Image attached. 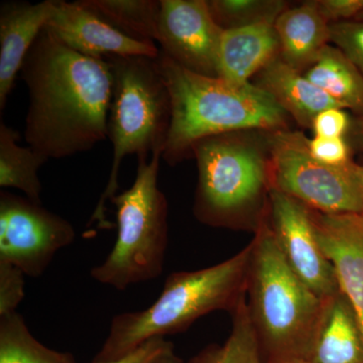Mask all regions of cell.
Wrapping results in <instances>:
<instances>
[{
	"label": "cell",
	"instance_id": "1",
	"mask_svg": "<svg viewBox=\"0 0 363 363\" xmlns=\"http://www.w3.org/2000/svg\"><path fill=\"white\" fill-rule=\"evenodd\" d=\"M20 76L28 93L26 142L45 161L89 152L106 140L112 94L106 60L69 49L45 28Z\"/></svg>",
	"mask_w": 363,
	"mask_h": 363
},
{
	"label": "cell",
	"instance_id": "2",
	"mask_svg": "<svg viewBox=\"0 0 363 363\" xmlns=\"http://www.w3.org/2000/svg\"><path fill=\"white\" fill-rule=\"evenodd\" d=\"M156 64L172 101V121L162 159L175 166L192 156L193 147L224 133L286 130L288 113L252 82L236 87L220 78L183 68L160 51Z\"/></svg>",
	"mask_w": 363,
	"mask_h": 363
},
{
	"label": "cell",
	"instance_id": "3",
	"mask_svg": "<svg viewBox=\"0 0 363 363\" xmlns=\"http://www.w3.org/2000/svg\"><path fill=\"white\" fill-rule=\"evenodd\" d=\"M252 241L240 252L215 266L172 272L161 295L149 308L116 315L94 362L116 359L155 337L187 330L209 313L233 311L247 295Z\"/></svg>",
	"mask_w": 363,
	"mask_h": 363
},
{
	"label": "cell",
	"instance_id": "4",
	"mask_svg": "<svg viewBox=\"0 0 363 363\" xmlns=\"http://www.w3.org/2000/svg\"><path fill=\"white\" fill-rule=\"evenodd\" d=\"M252 245L247 304L260 350L266 351L269 363L310 360L327 300L318 297L289 266L266 222Z\"/></svg>",
	"mask_w": 363,
	"mask_h": 363
},
{
	"label": "cell",
	"instance_id": "5",
	"mask_svg": "<svg viewBox=\"0 0 363 363\" xmlns=\"http://www.w3.org/2000/svg\"><path fill=\"white\" fill-rule=\"evenodd\" d=\"M112 94L107 119V138L113 145L111 175L88 226L111 229L107 202L118 191L119 169L128 155L152 157L164 152L172 121V101L156 58L111 56Z\"/></svg>",
	"mask_w": 363,
	"mask_h": 363
},
{
	"label": "cell",
	"instance_id": "6",
	"mask_svg": "<svg viewBox=\"0 0 363 363\" xmlns=\"http://www.w3.org/2000/svg\"><path fill=\"white\" fill-rule=\"evenodd\" d=\"M162 150L138 157L133 186L112 198L116 209V243L90 274L102 285L125 291L159 278L169 242L168 200L157 184Z\"/></svg>",
	"mask_w": 363,
	"mask_h": 363
},
{
	"label": "cell",
	"instance_id": "7",
	"mask_svg": "<svg viewBox=\"0 0 363 363\" xmlns=\"http://www.w3.org/2000/svg\"><path fill=\"white\" fill-rule=\"evenodd\" d=\"M192 157L198 166L195 215L210 225L233 226L269 183L267 160L236 133L200 140Z\"/></svg>",
	"mask_w": 363,
	"mask_h": 363
},
{
	"label": "cell",
	"instance_id": "8",
	"mask_svg": "<svg viewBox=\"0 0 363 363\" xmlns=\"http://www.w3.org/2000/svg\"><path fill=\"white\" fill-rule=\"evenodd\" d=\"M272 187L324 214L363 213L354 162L331 167L318 162L300 131H274L269 138Z\"/></svg>",
	"mask_w": 363,
	"mask_h": 363
},
{
	"label": "cell",
	"instance_id": "9",
	"mask_svg": "<svg viewBox=\"0 0 363 363\" xmlns=\"http://www.w3.org/2000/svg\"><path fill=\"white\" fill-rule=\"evenodd\" d=\"M75 238V229L63 217L26 197L0 192V260L26 276H42Z\"/></svg>",
	"mask_w": 363,
	"mask_h": 363
},
{
	"label": "cell",
	"instance_id": "10",
	"mask_svg": "<svg viewBox=\"0 0 363 363\" xmlns=\"http://www.w3.org/2000/svg\"><path fill=\"white\" fill-rule=\"evenodd\" d=\"M271 227L289 266L316 294L328 300L339 291L335 272L318 240L312 210L291 196L269 189Z\"/></svg>",
	"mask_w": 363,
	"mask_h": 363
},
{
	"label": "cell",
	"instance_id": "11",
	"mask_svg": "<svg viewBox=\"0 0 363 363\" xmlns=\"http://www.w3.org/2000/svg\"><path fill=\"white\" fill-rule=\"evenodd\" d=\"M223 33L205 0H161L157 43L162 54L188 71L218 78Z\"/></svg>",
	"mask_w": 363,
	"mask_h": 363
},
{
	"label": "cell",
	"instance_id": "12",
	"mask_svg": "<svg viewBox=\"0 0 363 363\" xmlns=\"http://www.w3.org/2000/svg\"><path fill=\"white\" fill-rule=\"evenodd\" d=\"M45 28L69 49L90 58H157L160 52L156 44L130 39L79 1L57 0L56 9Z\"/></svg>",
	"mask_w": 363,
	"mask_h": 363
},
{
	"label": "cell",
	"instance_id": "13",
	"mask_svg": "<svg viewBox=\"0 0 363 363\" xmlns=\"http://www.w3.org/2000/svg\"><path fill=\"white\" fill-rule=\"evenodd\" d=\"M312 218L339 291L352 307L363 334V213L324 214L312 210Z\"/></svg>",
	"mask_w": 363,
	"mask_h": 363
},
{
	"label": "cell",
	"instance_id": "14",
	"mask_svg": "<svg viewBox=\"0 0 363 363\" xmlns=\"http://www.w3.org/2000/svg\"><path fill=\"white\" fill-rule=\"evenodd\" d=\"M57 0L6 1L0 6V111L6 108L26 55L56 9Z\"/></svg>",
	"mask_w": 363,
	"mask_h": 363
},
{
	"label": "cell",
	"instance_id": "15",
	"mask_svg": "<svg viewBox=\"0 0 363 363\" xmlns=\"http://www.w3.org/2000/svg\"><path fill=\"white\" fill-rule=\"evenodd\" d=\"M279 56L274 23H260L224 30L219 51L218 78L240 87Z\"/></svg>",
	"mask_w": 363,
	"mask_h": 363
},
{
	"label": "cell",
	"instance_id": "16",
	"mask_svg": "<svg viewBox=\"0 0 363 363\" xmlns=\"http://www.w3.org/2000/svg\"><path fill=\"white\" fill-rule=\"evenodd\" d=\"M274 28L279 43V57L298 72L309 70L328 45L330 25L322 18L317 1H307L286 9Z\"/></svg>",
	"mask_w": 363,
	"mask_h": 363
},
{
	"label": "cell",
	"instance_id": "17",
	"mask_svg": "<svg viewBox=\"0 0 363 363\" xmlns=\"http://www.w3.org/2000/svg\"><path fill=\"white\" fill-rule=\"evenodd\" d=\"M255 84L269 92L279 106L304 128H312L315 117L325 109L332 107L344 109L325 91L303 73L289 66L279 56L257 74Z\"/></svg>",
	"mask_w": 363,
	"mask_h": 363
},
{
	"label": "cell",
	"instance_id": "18",
	"mask_svg": "<svg viewBox=\"0 0 363 363\" xmlns=\"http://www.w3.org/2000/svg\"><path fill=\"white\" fill-rule=\"evenodd\" d=\"M310 362L363 363L362 328L350 302L340 292L326 301Z\"/></svg>",
	"mask_w": 363,
	"mask_h": 363
},
{
	"label": "cell",
	"instance_id": "19",
	"mask_svg": "<svg viewBox=\"0 0 363 363\" xmlns=\"http://www.w3.org/2000/svg\"><path fill=\"white\" fill-rule=\"evenodd\" d=\"M305 76L344 109L357 114L359 135H363V76L343 52L327 45Z\"/></svg>",
	"mask_w": 363,
	"mask_h": 363
},
{
	"label": "cell",
	"instance_id": "20",
	"mask_svg": "<svg viewBox=\"0 0 363 363\" xmlns=\"http://www.w3.org/2000/svg\"><path fill=\"white\" fill-rule=\"evenodd\" d=\"M79 4L130 39L157 42L161 0H80Z\"/></svg>",
	"mask_w": 363,
	"mask_h": 363
},
{
	"label": "cell",
	"instance_id": "21",
	"mask_svg": "<svg viewBox=\"0 0 363 363\" xmlns=\"http://www.w3.org/2000/svg\"><path fill=\"white\" fill-rule=\"evenodd\" d=\"M18 131L0 123V187L18 189L28 199L42 204L39 169L47 161L28 145H18Z\"/></svg>",
	"mask_w": 363,
	"mask_h": 363
},
{
	"label": "cell",
	"instance_id": "22",
	"mask_svg": "<svg viewBox=\"0 0 363 363\" xmlns=\"http://www.w3.org/2000/svg\"><path fill=\"white\" fill-rule=\"evenodd\" d=\"M233 328L225 342L212 344L189 363H262L259 337L250 318L247 295L230 312Z\"/></svg>",
	"mask_w": 363,
	"mask_h": 363
},
{
	"label": "cell",
	"instance_id": "23",
	"mask_svg": "<svg viewBox=\"0 0 363 363\" xmlns=\"http://www.w3.org/2000/svg\"><path fill=\"white\" fill-rule=\"evenodd\" d=\"M0 363H78L70 352L47 347L20 313L0 316Z\"/></svg>",
	"mask_w": 363,
	"mask_h": 363
},
{
	"label": "cell",
	"instance_id": "24",
	"mask_svg": "<svg viewBox=\"0 0 363 363\" xmlns=\"http://www.w3.org/2000/svg\"><path fill=\"white\" fill-rule=\"evenodd\" d=\"M210 13L222 30H233L260 23H274L288 9L281 0H210Z\"/></svg>",
	"mask_w": 363,
	"mask_h": 363
},
{
	"label": "cell",
	"instance_id": "25",
	"mask_svg": "<svg viewBox=\"0 0 363 363\" xmlns=\"http://www.w3.org/2000/svg\"><path fill=\"white\" fill-rule=\"evenodd\" d=\"M330 40L363 76V21L331 23Z\"/></svg>",
	"mask_w": 363,
	"mask_h": 363
},
{
	"label": "cell",
	"instance_id": "26",
	"mask_svg": "<svg viewBox=\"0 0 363 363\" xmlns=\"http://www.w3.org/2000/svg\"><path fill=\"white\" fill-rule=\"evenodd\" d=\"M92 363H183L177 354L175 345L164 337H155L145 341L135 350L116 359Z\"/></svg>",
	"mask_w": 363,
	"mask_h": 363
},
{
	"label": "cell",
	"instance_id": "27",
	"mask_svg": "<svg viewBox=\"0 0 363 363\" xmlns=\"http://www.w3.org/2000/svg\"><path fill=\"white\" fill-rule=\"evenodd\" d=\"M25 276L18 267L0 260V316L18 312L25 298Z\"/></svg>",
	"mask_w": 363,
	"mask_h": 363
},
{
	"label": "cell",
	"instance_id": "28",
	"mask_svg": "<svg viewBox=\"0 0 363 363\" xmlns=\"http://www.w3.org/2000/svg\"><path fill=\"white\" fill-rule=\"evenodd\" d=\"M311 156L322 164L331 167H344L352 162L350 149L344 138L314 136L309 140Z\"/></svg>",
	"mask_w": 363,
	"mask_h": 363
},
{
	"label": "cell",
	"instance_id": "29",
	"mask_svg": "<svg viewBox=\"0 0 363 363\" xmlns=\"http://www.w3.org/2000/svg\"><path fill=\"white\" fill-rule=\"evenodd\" d=\"M350 128V119L345 109L332 107L320 112L312 123L315 136L344 138Z\"/></svg>",
	"mask_w": 363,
	"mask_h": 363
},
{
	"label": "cell",
	"instance_id": "30",
	"mask_svg": "<svg viewBox=\"0 0 363 363\" xmlns=\"http://www.w3.org/2000/svg\"><path fill=\"white\" fill-rule=\"evenodd\" d=\"M318 9L329 25L352 21L363 11V0H318Z\"/></svg>",
	"mask_w": 363,
	"mask_h": 363
},
{
	"label": "cell",
	"instance_id": "31",
	"mask_svg": "<svg viewBox=\"0 0 363 363\" xmlns=\"http://www.w3.org/2000/svg\"><path fill=\"white\" fill-rule=\"evenodd\" d=\"M357 174L358 182H359L360 192H362V197L363 201V164H357Z\"/></svg>",
	"mask_w": 363,
	"mask_h": 363
},
{
	"label": "cell",
	"instance_id": "32",
	"mask_svg": "<svg viewBox=\"0 0 363 363\" xmlns=\"http://www.w3.org/2000/svg\"><path fill=\"white\" fill-rule=\"evenodd\" d=\"M279 363H311L310 360L304 359V358H294V359L285 360Z\"/></svg>",
	"mask_w": 363,
	"mask_h": 363
},
{
	"label": "cell",
	"instance_id": "33",
	"mask_svg": "<svg viewBox=\"0 0 363 363\" xmlns=\"http://www.w3.org/2000/svg\"><path fill=\"white\" fill-rule=\"evenodd\" d=\"M355 20H357V21H363V11H362V13L358 14V16H357V18H355Z\"/></svg>",
	"mask_w": 363,
	"mask_h": 363
}]
</instances>
